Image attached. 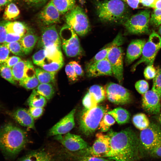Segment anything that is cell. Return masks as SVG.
Listing matches in <instances>:
<instances>
[{
  "instance_id": "2e32d148",
  "label": "cell",
  "mask_w": 161,
  "mask_h": 161,
  "mask_svg": "<svg viewBox=\"0 0 161 161\" xmlns=\"http://www.w3.org/2000/svg\"><path fill=\"white\" fill-rule=\"evenodd\" d=\"M161 98L158 94L152 89L148 91L143 96V108L149 114H158L161 110Z\"/></svg>"
},
{
  "instance_id": "484cf974",
  "label": "cell",
  "mask_w": 161,
  "mask_h": 161,
  "mask_svg": "<svg viewBox=\"0 0 161 161\" xmlns=\"http://www.w3.org/2000/svg\"><path fill=\"white\" fill-rule=\"evenodd\" d=\"M107 113L112 116L118 124L120 125L128 123L130 117L129 112L120 107L115 108Z\"/></svg>"
},
{
  "instance_id": "e0dca14e",
  "label": "cell",
  "mask_w": 161,
  "mask_h": 161,
  "mask_svg": "<svg viewBox=\"0 0 161 161\" xmlns=\"http://www.w3.org/2000/svg\"><path fill=\"white\" fill-rule=\"evenodd\" d=\"M75 109H73L49 130V134L50 136H56L66 134L74 127V115Z\"/></svg>"
},
{
  "instance_id": "d590c367",
  "label": "cell",
  "mask_w": 161,
  "mask_h": 161,
  "mask_svg": "<svg viewBox=\"0 0 161 161\" xmlns=\"http://www.w3.org/2000/svg\"><path fill=\"white\" fill-rule=\"evenodd\" d=\"M115 120L110 115L106 113L101 119L99 126L98 129L101 132L107 131L110 127L115 123Z\"/></svg>"
},
{
  "instance_id": "ac0fdd59",
  "label": "cell",
  "mask_w": 161,
  "mask_h": 161,
  "mask_svg": "<svg viewBox=\"0 0 161 161\" xmlns=\"http://www.w3.org/2000/svg\"><path fill=\"white\" fill-rule=\"evenodd\" d=\"M86 71L87 76L89 77L113 75L110 64L107 58L90 64H87Z\"/></svg>"
},
{
  "instance_id": "f35d334b",
  "label": "cell",
  "mask_w": 161,
  "mask_h": 161,
  "mask_svg": "<svg viewBox=\"0 0 161 161\" xmlns=\"http://www.w3.org/2000/svg\"><path fill=\"white\" fill-rule=\"evenodd\" d=\"M82 104L85 109H90L97 106L98 103L94 96L88 92L82 100Z\"/></svg>"
},
{
  "instance_id": "277c9868",
  "label": "cell",
  "mask_w": 161,
  "mask_h": 161,
  "mask_svg": "<svg viewBox=\"0 0 161 161\" xmlns=\"http://www.w3.org/2000/svg\"><path fill=\"white\" fill-rule=\"evenodd\" d=\"M32 59L34 64L50 72H57L64 64L61 48L55 46L42 48L33 54Z\"/></svg>"
},
{
  "instance_id": "681fc988",
  "label": "cell",
  "mask_w": 161,
  "mask_h": 161,
  "mask_svg": "<svg viewBox=\"0 0 161 161\" xmlns=\"http://www.w3.org/2000/svg\"><path fill=\"white\" fill-rule=\"evenodd\" d=\"M80 161H115L114 160L106 159L103 157L87 156L82 157Z\"/></svg>"
},
{
  "instance_id": "9a60e30c",
  "label": "cell",
  "mask_w": 161,
  "mask_h": 161,
  "mask_svg": "<svg viewBox=\"0 0 161 161\" xmlns=\"http://www.w3.org/2000/svg\"><path fill=\"white\" fill-rule=\"evenodd\" d=\"M38 46L42 48L53 46L61 48V38L55 25H49L43 29Z\"/></svg>"
},
{
  "instance_id": "7bdbcfd3",
  "label": "cell",
  "mask_w": 161,
  "mask_h": 161,
  "mask_svg": "<svg viewBox=\"0 0 161 161\" xmlns=\"http://www.w3.org/2000/svg\"><path fill=\"white\" fill-rule=\"evenodd\" d=\"M135 88L137 92L143 95L149 89L148 83L145 80H140L137 81L135 85Z\"/></svg>"
},
{
  "instance_id": "4fadbf2b",
  "label": "cell",
  "mask_w": 161,
  "mask_h": 161,
  "mask_svg": "<svg viewBox=\"0 0 161 161\" xmlns=\"http://www.w3.org/2000/svg\"><path fill=\"white\" fill-rule=\"evenodd\" d=\"M110 149V138L109 136L101 133L96 134V139L92 145L86 150L90 156L106 157Z\"/></svg>"
},
{
  "instance_id": "8992f818",
  "label": "cell",
  "mask_w": 161,
  "mask_h": 161,
  "mask_svg": "<svg viewBox=\"0 0 161 161\" xmlns=\"http://www.w3.org/2000/svg\"><path fill=\"white\" fill-rule=\"evenodd\" d=\"M139 140L143 156L149 154L161 143V126L155 123H150L147 128L141 131Z\"/></svg>"
},
{
  "instance_id": "f6af8a7d",
  "label": "cell",
  "mask_w": 161,
  "mask_h": 161,
  "mask_svg": "<svg viewBox=\"0 0 161 161\" xmlns=\"http://www.w3.org/2000/svg\"><path fill=\"white\" fill-rule=\"evenodd\" d=\"M157 71L153 65H148L145 68L144 72L145 78L147 79H153L155 76Z\"/></svg>"
},
{
  "instance_id": "cb8c5ba5",
  "label": "cell",
  "mask_w": 161,
  "mask_h": 161,
  "mask_svg": "<svg viewBox=\"0 0 161 161\" xmlns=\"http://www.w3.org/2000/svg\"><path fill=\"white\" fill-rule=\"evenodd\" d=\"M39 38L36 35L28 32L21 38L19 42L25 55L32 52Z\"/></svg>"
},
{
  "instance_id": "bcb514c9",
  "label": "cell",
  "mask_w": 161,
  "mask_h": 161,
  "mask_svg": "<svg viewBox=\"0 0 161 161\" xmlns=\"http://www.w3.org/2000/svg\"><path fill=\"white\" fill-rule=\"evenodd\" d=\"M7 21L4 20L0 21V44H4L7 34L6 28Z\"/></svg>"
},
{
  "instance_id": "b9f144b4",
  "label": "cell",
  "mask_w": 161,
  "mask_h": 161,
  "mask_svg": "<svg viewBox=\"0 0 161 161\" xmlns=\"http://www.w3.org/2000/svg\"><path fill=\"white\" fill-rule=\"evenodd\" d=\"M65 71L70 81H75L78 80V76L76 74L73 66L70 62L66 65Z\"/></svg>"
},
{
  "instance_id": "ba28073f",
  "label": "cell",
  "mask_w": 161,
  "mask_h": 161,
  "mask_svg": "<svg viewBox=\"0 0 161 161\" xmlns=\"http://www.w3.org/2000/svg\"><path fill=\"white\" fill-rule=\"evenodd\" d=\"M61 46L66 55L69 57L80 55L82 52L77 34L71 27L66 24L60 32Z\"/></svg>"
},
{
  "instance_id": "680465c9",
  "label": "cell",
  "mask_w": 161,
  "mask_h": 161,
  "mask_svg": "<svg viewBox=\"0 0 161 161\" xmlns=\"http://www.w3.org/2000/svg\"><path fill=\"white\" fill-rule=\"evenodd\" d=\"M154 8V9H161V0H156Z\"/></svg>"
},
{
  "instance_id": "60d3db41",
  "label": "cell",
  "mask_w": 161,
  "mask_h": 161,
  "mask_svg": "<svg viewBox=\"0 0 161 161\" xmlns=\"http://www.w3.org/2000/svg\"><path fill=\"white\" fill-rule=\"evenodd\" d=\"M149 23L154 27L161 24V9H154L150 16Z\"/></svg>"
},
{
  "instance_id": "f907efd6",
  "label": "cell",
  "mask_w": 161,
  "mask_h": 161,
  "mask_svg": "<svg viewBox=\"0 0 161 161\" xmlns=\"http://www.w3.org/2000/svg\"><path fill=\"white\" fill-rule=\"evenodd\" d=\"M22 37L20 35L7 33L5 43L19 41Z\"/></svg>"
},
{
  "instance_id": "d6a6232c",
  "label": "cell",
  "mask_w": 161,
  "mask_h": 161,
  "mask_svg": "<svg viewBox=\"0 0 161 161\" xmlns=\"http://www.w3.org/2000/svg\"><path fill=\"white\" fill-rule=\"evenodd\" d=\"M49 157L44 151H34L27 155L19 161H45Z\"/></svg>"
},
{
  "instance_id": "4dcf8cb0",
  "label": "cell",
  "mask_w": 161,
  "mask_h": 161,
  "mask_svg": "<svg viewBox=\"0 0 161 161\" xmlns=\"http://www.w3.org/2000/svg\"><path fill=\"white\" fill-rule=\"evenodd\" d=\"M132 121L135 126L141 131L147 128L150 123L147 116L143 113L134 115L133 117Z\"/></svg>"
},
{
  "instance_id": "30bf717a",
  "label": "cell",
  "mask_w": 161,
  "mask_h": 161,
  "mask_svg": "<svg viewBox=\"0 0 161 161\" xmlns=\"http://www.w3.org/2000/svg\"><path fill=\"white\" fill-rule=\"evenodd\" d=\"M161 48V37L153 31L144 46L142 56L133 66L132 71H134L137 66L141 63L148 65H153L157 54Z\"/></svg>"
},
{
  "instance_id": "ffe728a7",
  "label": "cell",
  "mask_w": 161,
  "mask_h": 161,
  "mask_svg": "<svg viewBox=\"0 0 161 161\" xmlns=\"http://www.w3.org/2000/svg\"><path fill=\"white\" fill-rule=\"evenodd\" d=\"M60 14L51 0L41 12L38 17L43 24L49 26L60 22Z\"/></svg>"
},
{
  "instance_id": "91938a15",
  "label": "cell",
  "mask_w": 161,
  "mask_h": 161,
  "mask_svg": "<svg viewBox=\"0 0 161 161\" xmlns=\"http://www.w3.org/2000/svg\"><path fill=\"white\" fill-rule=\"evenodd\" d=\"M158 114L159 115L158 116L157 119L160 125L161 126V111H160V112Z\"/></svg>"
},
{
  "instance_id": "c3c4849f",
  "label": "cell",
  "mask_w": 161,
  "mask_h": 161,
  "mask_svg": "<svg viewBox=\"0 0 161 161\" xmlns=\"http://www.w3.org/2000/svg\"><path fill=\"white\" fill-rule=\"evenodd\" d=\"M21 60V58L18 56H12L9 57L4 63L9 67L12 68Z\"/></svg>"
},
{
  "instance_id": "ab89813d",
  "label": "cell",
  "mask_w": 161,
  "mask_h": 161,
  "mask_svg": "<svg viewBox=\"0 0 161 161\" xmlns=\"http://www.w3.org/2000/svg\"><path fill=\"white\" fill-rule=\"evenodd\" d=\"M157 93L161 98V68L157 71L155 76L153 78L151 89Z\"/></svg>"
},
{
  "instance_id": "f1b7e54d",
  "label": "cell",
  "mask_w": 161,
  "mask_h": 161,
  "mask_svg": "<svg viewBox=\"0 0 161 161\" xmlns=\"http://www.w3.org/2000/svg\"><path fill=\"white\" fill-rule=\"evenodd\" d=\"M60 14L67 13L75 5V0H51Z\"/></svg>"
},
{
  "instance_id": "94428289",
  "label": "cell",
  "mask_w": 161,
  "mask_h": 161,
  "mask_svg": "<svg viewBox=\"0 0 161 161\" xmlns=\"http://www.w3.org/2000/svg\"><path fill=\"white\" fill-rule=\"evenodd\" d=\"M159 34L161 36V25L160 26L159 30Z\"/></svg>"
},
{
  "instance_id": "db71d44e",
  "label": "cell",
  "mask_w": 161,
  "mask_h": 161,
  "mask_svg": "<svg viewBox=\"0 0 161 161\" xmlns=\"http://www.w3.org/2000/svg\"><path fill=\"white\" fill-rule=\"evenodd\" d=\"M125 2L130 7L134 9L138 7L140 1L139 0H121Z\"/></svg>"
},
{
  "instance_id": "6125c7cd",
  "label": "cell",
  "mask_w": 161,
  "mask_h": 161,
  "mask_svg": "<svg viewBox=\"0 0 161 161\" xmlns=\"http://www.w3.org/2000/svg\"><path fill=\"white\" fill-rule=\"evenodd\" d=\"M45 161H51L50 157H49Z\"/></svg>"
},
{
  "instance_id": "3957f363",
  "label": "cell",
  "mask_w": 161,
  "mask_h": 161,
  "mask_svg": "<svg viewBox=\"0 0 161 161\" xmlns=\"http://www.w3.org/2000/svg\"><path fill=\"white\" fill-rule=\"evenodd\" d=\"M27 141L25 132L11 123L0 128V149L7 159L13 158L24 147Z\"/></svg>"
},
{
  "instance_id": "816d5d0a",
  "label": "cell",
  "mask_w": 161,
  "mask_h": 161,
  "mask_svg": "<svg viewBox=\"0 0 161 161\" xmlns=\"http://www.w3.org/2000/svg\"><path fill=\"white\" fill-rule=\"evenodd\" d=\"M73 66L74 70L78 76H83V71L80 65L76 61H72L69 62Z\"/></svg>"
},
{
  "instance_id": "8d00e7d4",
  "label": "cell",
  "mask_w": 161,
  "mask_h": 161,
  "mask_svg": "<svg viewBox=\"0 0 161 161\" xmlns=\"http://www.w3.org/2000/svg\"><path fill=\"white\" fill-rule=\"evenodd\" d=\"M4 44L13 54L21 57L24 56L25 55L19 41Z\"/></svg>"
},
{
  "instance_id": "f546056e",
  "label": "cell",
  "mask_w": 161,
  "mask_h": 161,
  "mask_svg": "<svg viewBox=\"0 0 161 161\" xmlns=\"http://www.w3.org/2000/svg\"><path fill=\"white\" fill-rule=\"evenodd\" d=\"M20 13L18 7L14 3L11 2L6 6L3 18L5 21H11L17 18Z\"/></svg>"
},
{
  "instance_id": "d6986e66",
  "label": "cell",
  "mask_w": 161,
  "mask_h": 161,
  "mask_svg": "<svg viewBox=\"0 0 161 161\" xmlns=\"http://www.w3.org/2000/svg\"><path fill=\"white\" fill-rule=\"evenodd\" d=\"M13 78L19 81L24 78L35 75V69L31 61L22 60L18 62L12 68Z\"/></svg>"
},
{
  "instance_id": "f5cc1de1",
  "label": "cell",
  "mask_w": 161,
  "mask_h": 161,
  "mask_svg": "<svg viewBox=\"0 0 161 161\" xmlns=\"http://www.w3.org/2000/svg\"><path fill=\"white\" fill-rule=\"evenodd\" d=\"M149 155L153 157L161 158V143L152 151Z\"/></svg>"
},
{
  "instance_id": "74e56055",
  "label": "cell",
  "mask_w": 161,
  "mask_h": 161,
  "mask_svg": "<svg viewBox=\"0 0 161 161\" xmlns=\"http://www.w3.org/2000/svg\"><path fill=\"white\" fill-rule=\"evenodd\" d=\"M0 75L10 83L16 84L13 77L11 68L9 67L4 63L0 64Z\"/></svg>"
},
{
  "instance_id": "ee69618b",
  "label": "cell",
  "mask_w": 161,
  "mask_h": 161,
  "mask_svg": "<svg viewBox=\"0 0 161 161\" xmlns=\"http://www.w3.org/2000/svg\"><path fill=\"white\" fill-rule=\"evenodd\" d=\"M10 51L4 44H0V64L4 63L9 57Z\"/></svg>"
},
{
  "instance_id": "7402d4cb",
  "label": "cell",
  "mask_w": 161,
  "mask_h": 161,
  "mask_svg": "<svg viewBox=\"0 0 161 161\" xmlns=\"http://www.w3.org/2000/svg\"><path fill=\"white\" fill-rule=\"evenodd\" d=\"M13 118L20 125L27 128L35 129L34 118L27 110L19 108L12 114Z\"/></svg>"
},
{
  "instance_id": "4316f807",
  "label": "cell",
  "mask_w": 161,
  "mask_h": 161,
  "mask_svg": "<svg viewBox=\"0 0 161 161\" xmlns=\"http://www.w3.org/2000/svg\"><path fill=\"white\" fill-rule=\"evenodd\" d=\"M47 99L34 89L28 97L27 103L30 107L43 108L46 104Z\"/></svg>"
},
{
  "instance_id": "836d02e7",
  "label": "cell",
  "mask_w": 161,
  "mask_h": 161,
  "mask_svg": "<svg viewBox=\"0 0 161 161\" xmlns=\"http://www.w3.org/2000/svg\"><path fill=\"white\" fill-rule=\"evenodd\" d=\"M88 92L94 96L98 103L104 100L106 97L105 88L99 85H94L91 86Z\"/></svg>"
},
{
  "instance_id": "5b68a950",
  "label": "cell",
  "mask_w": 161,
  "mask_h": 161,
  "mask_svg": "<svg viewBox=\"0 0 161 161\" xmlns=\"http://www.w3.org/2000/svg\"><path fill=\"white\" fill-rule=\"evenodd\" d=\"M107 109L102 106H97L90 109H84L80 117L79 126L81 131L85 135H92L98 127Z\"/></svg>"
},
{
  "instance_id": "8fae6325",
  "label": "cell",
  "mask_w": 161,
  "mask_h": 161,
  "mask_svg": "<svg viewBox=\"0 0 161 161\" xmlns=\"http://www.w3.org/2000/svg\"><path fill=\"white\" fill-rule=\"evenodd\" d=\"M106 97L110 102L117 105H124L130 103L131 96L129 91L119 84L110 82L105 88Z\"/></svg>"
},
{
  "instance_id": "6f0895ef",
  "label": "cell",
  "mask_w": 161,
  "mask_h": 161,
  "mask_svg": "<svg viewBox=\"0 0 161 161\" xmlns=\"http://www.w3.org/2000/svg\"><path fill=\"white\" fill-rule=\"evenodd\" d=\"M13 0H0V6L1 7L6 6Z\"/></svg>"
},
{
  "instance_id": "52a82bcc",
  "label": "cell",
  "mask_w": 161,
  "mask_h": 161,
  "mask_svg": "<svg viewBox=\"0 0 161 161\" xmlns=\"http://www.w3.org/2000/svg\"><path fill=\"white\" fill-rule=\"evenodd\" d=\"M65 19L66 24L72 29L78 35H85L90 29L88 17L83 9L75 6L66 13Z\"/></svg>"
},
{
  "instance_id": "83f0119b",
  "label": "cell",
  "mask_w": 161,
  "mask_h": 161,
  "mask_svg": "<svg viewBox=\"0 0 161 161\" xmlns=\"http://www.w3.org/2000/svg\"><path fill=\"white\" fill-rule=\"evenodd\" d=\"M35 71L40 83H50L54 82L57 72H48L39 68H35Z\"/></svg>"
},
{
  "instance_id": "6da1fadb",
  "label": "cell",
  "mask_w": 161,
  "mask_h": 161,
  "mask_svg": "<svg viewBox=\"0 0 161 161\" xmlns=\"http://www.w3.org/2000/svg\"><path fill=\"white\" fill-rule=\"evenodd\" d=\"M110 149L106 157L115 161H135L143 156L140 148L139 138L130 128L119 132L110 130Z\"/></svg>"
},
{
  "instance_id": "1f68e13d",
  "label": "cell",
  "mask_w": 161,
  "mask_h": 161,
  "mask_svg": "<svg viewBox=\"0 0 161 161\" xmlns=\"http://www.w3.org/2000/svg\"><path fill=\"white\" fill-rule=\"evenodd\" d=\"M34 89L48 100L50 99L55 93L53 86L50 83H40Z\"/></svg>"
},
{
  "instance_id": "e575fe53",
  "label": "cell",
  "mask_w": 161,
  "mask_h": 161,
  "mask_svg": "<svg viewBox=\"0 0 161 161\" xmlns=\"http://www.w3.org/2000/svg\"><path fill=\"white\" fill-rule=\"evenodd\" d=\"M39 83L35 75L25 77L19 81V83L21 86L28 89H35Z\"/></svg>"
},
{
  "instance_id": "7a4b0ae2",
  "label": "cell",
  "mask_w": 161,
  "mask_h": 161,
  "mask_svg": "<svg viewBox=\"0 0 161 161\" xmlns=\"http://www.w3.org/2000/svg\"><path fill=\"white\" fill-rule=\"evenodd\" d=\"M95 4L97 16L103 23L123 24L131 16L129 6L121 0H97Z\"/></svg>"
},
{
  "instance_id": "d4e9b609",
  "label": "cell",
  "mask_w": 161,
  "mask_h": 161,
  "mask_svg": "<svg viewBox=\"0 0 161 161\" xmlns=\"http://www.w3.org/2000/svg\"><path fill=\"white\" fill-rule=\"evenodd\" d=\"M6 28L7 33L22 37L27 32V28L25 24L18 21H7Z\"/></svg>"
},
{
  "instance_id": "11a10c76",
  "label": "cell",
  "mask_w": 161,
  "mask_h": 161,
  "mask_svg": "<svg viewBox=\"0 0 161 161\" xmlns=\"http://www.w3.org/2000/svg\"><path fill=\"white\" fill-rule=\"evenodd\" d=\"M139 1L140 3L144 6L154 8L156 0H139Z\"/></svg>"
},
{
  "instance_id": "9c48e42d",
  "label": "cell",
  "mask_w": 161,
  "mask_h": 161,
  "mask_svg": "<svg viewBox=\"0 0 161 161\" xmlns=\"http://www.w3.org/2000/svg\"><path fill=\"white\" fill-rule=\"evenodd\" d=\"M150 13V10H146L130 16L123 24L127 32L132 34L149 33Z\"/></svg>"
},
{
  "instance_id": "7c38bea8",
  "label": "cell",
  "mask_w": 161,
  "mask_h": 161,
  "mask_svg": "<svg viewBox=\"0 0 161 161\" xmlns=\"http://www.w3.org/2000/svg\"><path fill=\"white\" fill-rule=\"evenodd\" d=\"M123 53L121 47H115L111 49L107 57L113 74L120 83L122 81L123 78Z\"/></svg>"
},
{
  "instance_id": "603a6c76",
  "label": "cell",
  "mask_w": 161,
  "mask_h": 161,
  "mask_svg": "<svg viewBox=\"0 0 161 161\" xmlns=\"http://www.w3.org/2000/svg\"><path fill=\"white\" fill-rule=\"evenodd\" d=\"M124 41V38L121 33H119L111 43L106 46L98 52L87 64H90L107 58V55L111 49L114 47L120 46L123 44Z\"/></svg>"
},
{
  "instance_id": "9f6ffc18",
  "label": "cell",
  "mask_w": 161,
  "mask_h": 161,
  "mask_svg": "<svg viewBox=\"0 0 161 161\" xmlns=\"http://www.w3.org/2000/svg\"><path fill=\"white\" fill-rule=\"evenodd\" d=\"M47 0H25L28 4L34 5L41 4Z\"/></svg>"
},
{
  "instance_id": "7dc6e473",
  "label": "cell",
  "mask_w": 161,
  "mask_h": 161,
  "mask_svg": "<svg viewBox=\"0 0 161 161\" xmlns=\"http://www.w3.org/2000/svg\"><path fill=\"white\" fill-rule=\"evenodd\" d=\"M28 110L34 118H37L42 114L44 109L41 107H30Z\"/></svg>"
},
{
  "instance_id": "44dd1931",
  "label": "cell",
  "mask_w": 161,
  "mask_h": 161,
  "mask_svg": "<svg viewBox=\"0 0 161 161\" xmlns=\"http://www.w3.org/2000/svg\"><path fill=\"white\" fill-rule=\"evenodd\" d=\"M145 43L144 40L142 39H136L131 42L127 50L126 58L127 64H130L140 56Z\"/></svg>"
},
{
  "instance_id": "5bb4252c",
  "label": "cell",
  "mask_w": 161,
  "mask_h": 161,
  "mask_svg": "<svg viewBox=\"0 0 161 161\" xmlns=\"http://www.w3.org/2000/svg\"><path fill=\"white\" fill-rule=\"evenodd\" d=\"M55 138L68 150L77 151L86 150L89 147L87 143L79 136L68 132L64 136L56 135Z\"/></svg>"
},
{
  "instance_id": "be15d7a7",
  "label": "cell",
  "mask_w": 161,
  "mask_h": 161,
  "mask_svg": "<svg viewBox=\"0 0 161 161\" xmlns=\"http://www.w3.org/2000/svg\"><path fill=\"white\" fill-rule=\"evenodd\" d=\"M1 6H0V12L1 11Z\"/></svg>"
}]
</instances>
